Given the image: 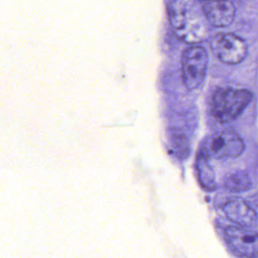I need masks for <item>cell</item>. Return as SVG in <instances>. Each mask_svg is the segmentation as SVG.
Masks as SVG:
<instances>
[{
  "mask_svg": "<svg viewBox=\"0 0 258 258\" xmlns=\"http://www.w3.org/2000/svg\"><path fill=\"white\" fill-rule=\"evenodd\" d=\"M170 17L177 36L188 43H199L209 36V21L198 0H170Z\"/></svg>",
  "mask_w": 258,
  "mask_h": 258,
  "instance_id": "obj_1",
  "label": "cell"
},
{
  "mask_svg": "<svg viewBox=\"0 0 258 258\" xmlns=\"http://www.w3.org/2000/svg\"><path fill=\"white\" fill-rule=\"evenodd\" d=\"M252 100V93L247 89H221L212 99V114L221 123L237 119Z\"/></svg>",
  "mask_w": 258,
  "mask_h": 258,
  "instance_id": "obj_2",
  "label": "cell"
},
{
  "mask_svg": "<svg viewBox=\"0 0 258 258\" xmlns=\"http://www.w3.org/2000/svg\"><path fill=\"white\" fill-rule=\"evenodd\" d=\"M209 55L203 47L186 48L182 56L183 78L186 88L193 90L201 86L205 78Z\"/></svg>",
  "mask_w": 258,
  "mask_h": 258,
  "instance_id": "obj_3",
  "label": "cell"
},
{
  "mask_svg": "<svg viewBox=\"0 0 258 258\" xmlns=\"http://www.w3.org/2000/svg\"><path fill=\"white\" fill-rule=\"evenodd\" d=\"M212 51L227 64H237L245 58L248 52L246 43L232 33H219L211 42Z\"/></svg>",
  "mask_w": 258,
  "mask_h": 258,
  "instance_id": "obj_4",
  "label": "cell"
},
{
  "mask_svg": "<svg viewBox=\"0 0 258 258\" xmlns=\"http://www.w3.org/2000/svg\"><path fill=\"white\" fill-rule=\"evenodd\" d=\"M226 241L235 255L258 257V233L242 227H230L224 231Z\"/></svg>",
  "mask_w": 258,
  "mask_h": 258,
  "instance_id": "obj_5",
  "label": "cell"
},
{
  "mask_svg": "<svg viewBox=\"0 0 258 258\" xmlns=\"http://www.w3.org/2000/svg\"><path fill=\"white\" fill-rule=\"evenodd\" d=\"M209 152L214 157L236 158L245 150V144L239 134L227 129L214 135L208 143Z\"/></svg>",
  "mask_w": 258,
  "mask_h": 258,
  "instance_id": "obj_6",
  "label": "cell"
},
{
  "mask_svg": "<svg viewBox=\"0 0 258 258\" xmlns=\"http://www.w3.org/2000/svg\"><path fill=\"white\" fill-rule=\"evenodd\" d=\"M202 8L208 21L214 27H228L234 20L236 10L229 0H205Z\"/></svg>",
  "mask_w": 258,
  "mask_h": 258,
  "instance_id": "obj_7",
  "label": "cell"
},
{
  "mask_svg": "<svg viewBox=\"0 0 258 258\" xmlns=\"http://www.w3.org/2000/svg\"><path fill=\"white\" fill-rule=\"evenodd\" d=\"M223 210L230 221L242 227H253L257 224V213L242 199L228 200L223 206Z\"/></svg>",
  "mask_w": 258,
  "mask_h": 258,
  "instance_id": "obj_8",
  "label": "cell"
},
{
  "mask_svg": "<svg viewBox=\"0 0 258 258\" xmlns=\"http://www.w3.org/2000/svg\"><path fill=\"white\" fill-rule=\"evenodd\" d=\"M198 178L200 183L204 189L213 190L216 188L215 172L208 160L207 152L202 150L199 153L197 162Z\"/></svg>",
  "mask_w": 258,
  "mask_h": 258,
  "instance_id": "obj_9",
  "label": "cell"
},
{
  "mask_svg": "<svg viewBox=\"0 0 258 258\" xmlns=\"http://www.w3.org/2000/svg\"><path fill=\"white\" fill-rule=\"evenodd\" d=\"M224 186L232 192H243L251 189L252 180L245 171H233L225 177Z\"/></svg>",
  "mask_w": 258,
  "mask_h": 258,
  "instance_id": "obj_10",
  "label": "cell"
},
{
  "mask_svg": "<svg viewBox=\"0 0 258 258\" xmlns=\"http://www.w3.org/2000/svg\"><path fill=\"white\" fill-rule=\"evenodd\" d=\"M171 145L174 153L180 159H186L190 152L189 143L183 134L175 132L171 136Z\"/></svg>",
  "mask_w": 258,
  "mask_h": 258,
  "instance_id": "obj_11",
  "label": "cell"
},
{
  "mask_svg": "<svg viewBox=\"0 0 258 258\" xmlns=\"http://www.w3.org/2000/svg\"><path fill=\"white\" fill-rule=\"evenodd\" d=\"M204 1H205V0H204Z\"/></svg>",
  "mask_w": 258,
  "mask_h": 258,
  "instance_id": "obj_12",
  "label": "cell"
}]
</instances>
